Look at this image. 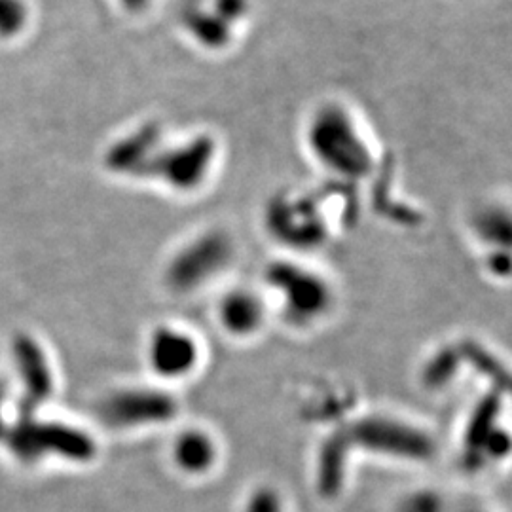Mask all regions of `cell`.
Returning <instances> with one entry per match:
<instances>
[{
  "instance_id": "cell-1",
  "label": "cell",
  "mask_w": 512,
  "mask_h": 512,
  "mask_svg": "<svg viewBox=\"0 0 512 512\" xmlns=\"http://www.w3.org/2000/svg\"><path fill=\"white\" fill-rule=\"evenodd\" d=\"M351 454H366L404 465L431 463L439 444L431 431L391 414H365L340 427Z\"/></svg>"
},
{
  "instance_id": "cell-2",
  "label": "cell",
  "mask_w": 512,
  "mask_h": 512,
  "mask_svg": "<svg viewBox=\"0 0 512 512\" xmlns=\"http://www.w3.org/2000/svg\"><path fill=\"white\" fill-rule=\"evenodd\" d=\"M264 277L285 323L293 329H311L329 317L334 293L323 275L298 264L281 262L268 268Z\"/></svg>"
},
{
  "instance_id": "cell-3",
  "label": "cell",
  "mask_w": 512,
  "mask_h": 512,
  "mask_svg": "<svg viewBox=\"0 0 512 512\" xmlns=\"http://www.w3.org/2000/svg\"><path fill=\"white\" fill-rule=\"evenodd\" d=\"M181 401L165 385H139L112 393L103 404L101 416L120 431L158 429L175 423Z\"/></svg>"
},
{
  "instance_id": "cell-4",
  "label": "cell",
  "mask_w": 512,
  "mask_h": 512,
  "mask_svg": "<svg viewBox=\"0 0 512 512\" xmlns=\"http://www.w3.org/2000/svg\"><path fill=\"white\" fill-rule=\"evenodd\" d=\"M145 357L150 372L160 380V384L165 387L181 384L200 370L202 342L183 325L164 323L150 332Z\"/></svg>"
},
{
  "instance_id": "cell-5",
  "label": "cell",
  "mask_w": 512,
  "mask_h": 512,
  "mask_svg": "<svg viewBox=\"0 0 512 512\" xmlns=\"http://www.w3.org/2000/svg\"><path fill=\"white\" fill-rule=\"evenodd\" d=\"M499 408V393H492L476 404L461 444L465 465H484L486 461L507 458L511 450V439L507 429L499 425Z\"/></svg>"
},
{
  "instance_id": "cell-6",
  "label": "cell",
  "mask_w": 512,
  "mask_h": 512,
  "mask_svg": "<svg viewBox=\"0 0 512 512\" xmlns=\"http://www.w3.org/2000/svg\"><path fill=\"white\" fill-rule=\"evenodd\" d=\"M230 260V247L219 238H205L175 256L167 270V283L179 294L205 287L224 270Z\"/></svg>"
},
{
  "instance_id": "cell-7",
  "label": "cell",
  "mask_w": 512,
  "mask_h": 512,
  "mask_svg": "<svg viewBox=\"0 0 512 512\" xmlns=\"http://www.w3.org/2000/svg\"><path fill=\"white\" fill-rule=\"evenodd\" d=\"M222 459V448L213 431L202 425L179 429L169 442V461L186 478H205L215 473Z\"/></svg>"
},
{
  "instance_id": "cell-8",
  "label": "cell",
  "mask_w": 512,
  "mask_h": 512,
  "mask_svg": "<svg viewBox=\"0 0 512 512\" xmlns=\"http://www.w3.org/2000/svg\"><path fill=\"white\" fill-rule=\"evenodd\" d=\"M268 302L253 289H230L215 306L219 329L232 340H253L268 323Z\"/></svg>"
},
{
  "instance_id": "cell-9",
  "label": "cell",
  "mask_w": 512,
  "mask_h": 512,
  "mask_svg": "<svg viewBox=\"0 0 512 512\" xmlns=\"http://www.w3.org/2000/svg\"><path fill=\"white\" fill-rule=\"evenodd\" d=\"M16 446L29 458L52 452L71 461H92L97 452L95 440L88 433L67 425L25 427L16 437Z\"/></svg>"
},
{
  "instance_id": "cell-10",
  "label": "cell",
  "mask_w": 512,
  "mask_h": 512,
  "mask_svg": "<svg viewBox=\"0 0 512 512\" xmlns=\"http://www.w3.org/2000/svg\"><path fill=\"white\" fill-rule=\"evenodd\" d=\"M351 458L353 454L340 429L332 431L323 442L315 465V486L321 497L334 499L344 492Z\"/></svg>"
},
{
  "instance_id": "cell-11",
  "label": "cell",
  "mask_w": 512,
  "mask_h": 512,
  "mask_svg": "<svg viewBox=\"0 0 512 512\" xmlns=\"http://www.w3.org/2000/svg\"><path fill=\"white\" fill-rule=\"evenodd\" d=\"M465 361L467 357L463 355V348L442 346L425 361L421 370V384L431 391H440L454 384Z\"/></svg>"
},
{
  "instance_id": "cell-12",
  "label": "cell",
  "mask_w": 512,
  "mask_h": 512,
  "mask_svg": "<svg viewBox=\"0 0 512 512\" xmlns=\"http://www.w3.org/2000/svg\"><path fill=\"white\" fill-rule=\"evenodd\" d=\"M19 363H21V372L25 376V382H29V391L35 393L37 397H44L50 391V372L48 366L44 363V357H40L38 349L23 342L19 348Z\"/></svg>"
},
{
  "instance_id": "cell-13",
  "label": "cell",
  "mask_w": 512,
  "mask_h": 512,
  "mask_svg": "<svg viewBox=\"0 0 512 512\" xmlns=\"http://www.w3.org/2000/svg\"><path fill=\"white\" fill-rule=\"evenodd\" d=\"M239 512H287V501L277 486L258 484L245 495Z\"/></svg>"
},
{
  "instance_id": "cell-14",
  "label": "cell",
  "mask_w": 512,
  "mask_h": 512,
  "mask_svg": "<svg viewBox=\"0 0 512 512\" xmlns=\"http://www.w3.org/2000/svg\"><path fill=\"white\" fill-rule=\"evenodd\" d=\"M397 512H448V503L437 490L418 488L404 495Z\"/></svg>"
},
{
  "instance_id": "cell-15",
  "label": "cell",
  "mask_w": 512,
  "mask_h": 512,
  "mask_svg": "<svg viewBox=\"0 0 512 512\" xmlns=\"http://www.w3.org/2000/svg\"><path fill=\"white\" fill-rule=\"evenodd\" d=\"M459 512H486L484 509H478V507H467V509H463V511Z\"/></svg>"
}]
</instances>
